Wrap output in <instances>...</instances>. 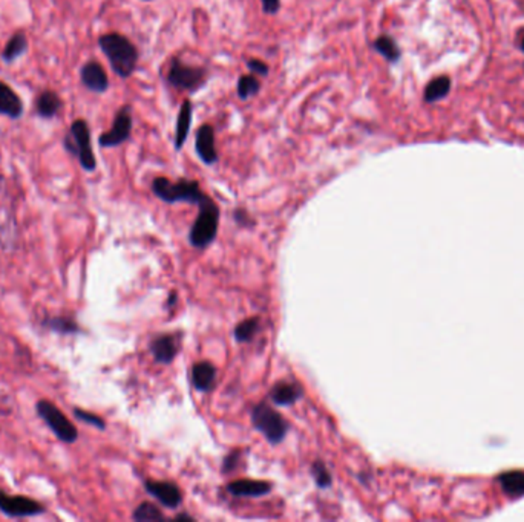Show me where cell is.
Returning <instances> with one entry per match:
<instances>
[{
	"instance_id": "f546056e",
	"label": "cell",
	"mask_w": 524,
	"mask_h": 522,
	"mask_svg": "<svg viewBox=\"0 0 524 522\" xmlns=\"http://www.w3.org/2000/svg\"><path fill=\"white\" fill-rule=\"evenodd\" d=\"M245 66H247L249 73L256 75V77H267L270 74V66L265 63V61L260 60V58H250L247 60V63H245Z\"/></svg>"
},
{
	"instance_id": "603a6c76",
	"label": "cell",
	"mask_w": 524,
	"mask_h": 522,
	"mask_svg": "<svg viewBox=\"0 0 524 522\" xmlns=\"http://www.w3.org/2000/svg\"><path fill=\"white\" fill-rule=\"evenodd\" d=\"M261 89L262 85L260 77H256L253 74H244L238 78V81H236V94H238L240 100L242 101H247L249 98L260 95Z\"/></svg>"
},
{
	"instance_id": "f1b7e54d",
	"label": "cell",
	"mask_w": 524,
	"mask_h": 522,
	"mask_svg": "<svg viewBox=\"0 0 524 522\" xmlns=\"http://www.w3.org/2000/svg\"><path fill=\"white\" fill-rule=\"evenodd\" d=\"M74 415H76V418H77V419H80V422H85V423H88V424H91V426L98 427V429H101V431H103V429L106 427L105 422H103V418H100L98 415L92 414V412L83 411V409L76 407V409H74Z\"/></svg>"
},
{
	"instance_id": "484cf974",
	"label": "cell",
	"mask_w": 524,
	"mask_h": 522,
	"mask_svg": "<svg viewBox=\"0 0 524 522\" xmlns=\"http://www.w3.org/2000/svg\"><path fill=\"white\" fill-rule=\"evenodd\" d=\"M260 330V319L258 317H252V319H247L241 322L238 326L235 328V339L236 342L244 343L249 342L253 339V335L258 333Z\"/></svg>"
},
{
	"instance_id": "1f68e13d",
	"label": "cell",
	"mask_w": 524,
	"mask_h": 522,
	"mask_svg": "<svg viewBox=\"0 0 524 522\" xmlns=\"http://www.w3.org/2000/svg\"><path fill=\"white\" fill-rule=\"evenodd\" d=\"M262 11L267 16H276L281 9V0H261Z\"/></svg>"
},
{
	"instance_id": "277c9868",
	"label": "cell",
	"mask_w": 524,
	"mask_h": 522,
	"mask_svg": "<svg viewBox=\"0 0 524 522\" xmlns=\"http://www.w3.org/2000/svg\"><path fill=\"white\" fill-rule=\"evenodd\" d=\"M200 212L197 221L193 222L192 230L189 233V241L197 249H204L210 245L218 233L220 224V209L215 201L209 197L200 204Z\"/></svg>"
},
{
	"instance_id": "d6986e66",
	"label": "cell",
	"mask_w": 524,
	"mask_h": 522,
	"mask_svg": "<svg viewBox=\"0 0 524 522\" xmlns=\"http://www.w3.org/2000/svg\"><path fill=\"white\" fill-rule=\"evenodd\" d=\"M301 397H302V387L294 383H287V382L276 383L270 391L272 402L279 406L294 404Z\"/></svg>"
},
{
	"instance_id": "6da1fadb",
	"label": "cell",
	"mask_w": 524,
	"mask_h": 522,
	"mask_svg": "<svg viewBox=\"0 0 524 522\" xmlns=\"http://www.w3.org/2000/svg\"><path fill=\"white\" fill-rule=\"evenodd\" d=\"M98 48L108 58L111 69L115 75L126 80L133 75L138 66V48L130 42V38L120 33H108L98 38Z\"/></svg>"
},
{
	"instance_id": "ffe728a7",
	"label": "cell",
	"mask_w": 524,
	"mask_h": 522,
	"mask_svg": "<svg viewBox=\"0 0 524 522\" xmlns=\"http://www.w3.org/2000/svg\"><path fill=\"white\" fill-rule=\"evenodd\" d=\"M29 48V42L28 37L24 33V31H17L11 37L8 38V42L2 51V60L5 61L6 65H11L17 58H20L22 56L26 54V51Z\"/></svg>"
},
{
	"instance_id": "30bf717a",
	"label": "cell",
	"mask_w": 524,
	"mask_h": 522,
	"mask_svg": "<svg viewBox=\"0 0 524 522\" xmlns=\"http://www.w3.org/2000/svg\"><path fill=\"white\" fill-rule=\"evenodd\" d=\"M195 150L197 155L205 166L217 165L220 155L217 149V140H215V129L212 125H201L195 134Z\"/></svg>"
},
{
	"instance_id": "d6a6232c",
	"label": "cell",
	"mask_w": 524,
	"mask_h": 522,
	"mask_svg": "<svg viewBox=\"0 0 524 522\" xmlns=\"http://www.w3.org/2000/svg\"><path fill=\"white\" fill-rule=\"evenodd\" d=\"M175 521H187V522H192L193 521V518H190L189 515H180V516H177V518H175Z\"/></svg>"
},
{
	"instance_id": "4dcf8cb0",
	"label": "cell",
	"mask_w": 524,
	"mask_h": 522,
	"mask_svg": "<svg viewBox=\"0 0 524 522\" xmlns=\"http://www.w3.org/2000/svg\"><path fill=\"white\" fill-rule=\"evenodd\" d=\"M240 456L241 454L238 452V450H235V452L229 454L227 456L224 458V464H222V472L224 474H230L233 472V470L238 467V463H240Z\"/></svg>"
},
{
	"instance_id": "9c48e42d",
	"label": "cell",
	"mask_w": 524,
	"mask_h": 522,
	"mask_svg": "<svg viewBox=\"0 0 524 522\" xmlns=\"http://www.w3.org/2000/svg\"><path fill=\"white\" fill-rule=\"evenodd\" d=\"M0 511L9 518H29L42 515L45 507L28 496L8 495L0 490Z\"/></svg>"
},
{
	"instance_id": "4fadbf2b",
	"label": "cell",
	"mask_w": 524,
	"mask_h": 522,
	"mask_svg": "<svg viewBox=\"0 0 524 522\" xmlns=\"http://www.w3.org/2000/svg\"><path fill=\"white\" fill-rule=\"evenodd\" d=\"M25 105L17 92L5 81L0 80V115L11 120H19L24 117Z\"/></svg>"
},
{
	"instance_id": "2e32d148",
	"label": "cell",
	"mask_w": 524,
	"mask_h": 522,
	"mask_svg": "<svg viewBox=\"0 0 524 522\" xmlns=\"http://www.w3.org/2000/svg\"><path fill=\"white\" fill-rule=\"evenodd\" d=\"M229 494L233 496H264L272 492V484L265 483V481H255V479H238L233 481L227 486Z\"/></svg>"
},
{
	"instance_id": "836d02e7",
	"label": "cell",
	"mask_w": 524,
	"mask_h": 522,
	"mask_svg": "<svg viewBox=\"0 0 524 522\" xmlns=\"http://www.w3.org/2000/svg\"><path fill=\"white\" fill-rule=\"evenodd\" d=\"M520 48H521V51L524 53V37L521 38V45H520Z\"/></svg>"
},
{
	"instance_id": "5bb4252c",
	"label": "cell",
	"mask_w": 524,
	"mask_h": 522,
	"mask_svg": "<svg viewBox=\"0 0 524 522\" xmlns=\"http://www.w3.org/2000/svg\"><path fill=\"white\" fill-rule=\"evenodd\" d=\"M61 108H63V100L53 89L42 90L34 101L36 115L42 120L56 118Z\"/></svg>"
},
{
	"instance_id": "8992f818",
	"label": "cell",
	"mask_w": 524,
	"mask_h": 522,
	"mask_svg": "<svg viewBox=\"0 0 524 522\" xmlns=\"http://www.w3.org/2000/svg\"><path fill=\"white\" fill-rule=\"evenodd\" d=\"M252 423L256 431H260L272 444L284 442L289 431V423L285 422V418L267 403H260L253 407Z\"/></svg>"
},
{
	"instance_id": "e0dca14e",
	"label": "cell",
	"mask_w": 524,
	"mask_h": 522,
	"mask_svg": "<svg viewBox=\"0 0 524 522\" xmlns=\"http://www.w3.org/2000/svg\"><path fill=\"white\" fill-rule=\"evenodd\" d=\"M150 353L157 362L170 363L178 353L177 337L172 334H164L157 337V339L150 343Z\"/></svg>"
},
{
	"instance_id": "cb8c5ba5",
	"label": "cell",
	"mask_w": 524,
	"mask_h": 522,
	"mask_svg": "<svg viewBox=\"0 0 524 522\" xmlns=\"http://www.w3.org/2000/svg\"><path fill=\"white\" fill-rule=\"evenodd\" d=\"M42 325L45 326L46 330L54 331L57 334H63V335L80 333L77 322L74 319H71V317H66V315L46 317V319L42 322Z\"/></svg>"
},
{
	"instance_id": "8fae6325",
	"label": "cell",
	"mask_w": 524,
	"mask_h": 522,
	"mask_svg": "<svg viewBox=\"0 0 524 522\" xmlns=\"http://www.w3.org/2000/svg\"><path fill=\"white\" fill-rule=\"evenodd\" d=\"M80 81L88 90L94 94H105L111 83L105 68L97 60H89L80 68Z\"/></svg>"
},
{
	"instance_id": "d4e9b609",
	"label": "cell",
	"mask_w": 524,
	"mask_h": 522,
	"mask_svg": "<svg viewBox=\"0 0 524 522\" xmlns=\"http://www.w3.org/2000/svg\"><path fill=\"white\" fill-rule=\"evenodd\" d=\"M501 489L510 496H521L524 495V472L521 470H513V472H506L500 476Z\"/></svg>"
},
{
	"instance_id": "7a4b0ae2",
	"label": "cell",
	"mask_w": 524,
	"mask_h": 522,
	"mask_svg": "<svg viewBox=\"0 0 524 522\" xmlns=\"http://www.w3.org/2000/svg\"><path fill=\"white\" fill-rule=\"evenodd\" d=\"M61 145L71 157L78 160L81 169L86 172H94L97 169V158L94 149H92L91 127L86 120L77 118L71 122Z\"/></svg>"
},
{
	"instance_id": "83f0119b",
	"label": "cell",
	"mask_w": 524,
	"mask_h": 522,
	"mask_svg": "<svg viewBox=\"0 0 524 522\" xmlns=\"http://www.w3.org/2000/svg\"><path fill=\"white\" fill-rule=\"evenodd\" d=\"M312 475H313V478L316 481V484L319 486L321 489L330 487L332 483H333V478H332L330 472H328L327 466L322 461L313 463V466H312Z\"/></svg>"
},
{
	"instance_id": "52a82bcc",
	"label": "cell",
	"mask_w": 524,
	"mask_h": 522,
	"mask_svg": "<svg viewBox=\"0 0 524 522\" xmlns=\"http://www.w3.org/2000/svg\"><path fill=\"white\" fill-rule=\"evenodd\" d=\"M36 412L61 443L71 444L77 442V427L69 422L68 417L54 403L48 400H38L36 404Z\"/></svg>"
},
{
	"instance_id": "7c38bea8",
	"label": "cell",
	"mask_w": 524,
	"mask_h": 522,
	"mask_svg": "<svg viewBox=\"0 0 524 522\" xmlns=\"http://www.w3.org/2000/svg\"><path fill=\"white\" fill-rule=\"evenodd\" d=\"M145 487L148 490V494L152 495L153 498H157L164 507L168 508L180 507L183 495L178 486L168 483V481H146Z\"/></svg>"
},
{
	"instance_id": "5b68a950",
	"label": "cell",
	"mask_w": 524,
	"mask_h": 522,
	"mask_svg": "<svg viewBox=\"0 0 524 522\" xmlns=\"http://www.w3.org/2000/svg\"><path fill=\"white\" fill-rule=\"evenodd\" d=\"M166 80L173 89L197 94L207 83L209 69L204 66H190L181 58H173Z\"/></svg>"
},
{
	"instance_id": "e575fe53",
	"label": "cell",
	"mask_w": 524,
	"mask_h": 522,
	"mask_svg": "<svg viewBox=\"0 0 524 522\" xmlns=\"http://www.w3.org/2000/svg\"><path fill=\"white\" fill-rule=\"evenodd\" d=\"M143 2H152V0H143Z\"/></svg>"
},
{
	"instance_id": "3957f363",
	"label": "cell",
	"mask_w": 524,
	"mask_h": 522,
	"mask_svg": "<svg viewBox=\"0 0 524 522\" xmlns=\"http://www.w3.org/2000/svg\"><path fill=\"white\" fill-rule=\"evenodd\" d=\"M152 192L157 198L168 204L189 202L200 206L207 198V194L200 189V184L197 181L184 178L173 182L169 178L158 177L152 181Z\"/></svg>"
},
{
	"instance_id": "4316f807",
	"label": "cell",
	"mask_w": 524,
	"mask_h": 522,
	"mask_svg": "<svg viewBox=\"0 0 524 522\" xmlns=\"http://www.w3.org/2000/svg\"><path fill=\"white\" fill-rule=\"evenodd\" d=\"M132 518L137 522H157L164 521V515L158 510L157 506L150 503H143L135 510H133Z\"/></svg>"
},
{
	"instance_id": "ba28073f",
	"label": "cell",
	"mask_w": 524,
	"mask_h": 522,
	"mask_svg": "<svg viewBox=\"0 0 524 522\" xmlns=\"http://www.w3.org/2000/svg\"><path fill=\"white\" fill-rule=\"evenodd\" d=\"M133 118H132V108L130 105L121 106L112 121V126L109 130L103 132L98 137V146L103 149H114L129 141L132 135Z\"/></svg>"
},
{
	"instance_id": "ac0fdd59",
	"label": "cell",
	"mask_w": 524,
	"mask_h": 522,
	"mask_svg": "<svg viewBox=\"0 0 524 522\" xmlns=\"http://www.w3.org/2000/svg\"><path fill=\"white\" fill-rule=\"evenodd\" d=\"M192 382L198 391H210L215 386V382H217V367L209 362L197 363L192 370Z\"/></svg>"
},
{
	"instance_id": "7402d4cb",
	"label": "cell",
	"mask_w": 524,
	"mask_h": 522,
	"mask_svg": "<svg viewBox=\"0 0 524 522\" xmlns=\"http://www.w3.org/2000/svg\"><path fill=\"white\" fill-rule=\"evenodd\" d=\"M451 90V78L446 75L436 77L429 81L423 90V100L426 103H436L443 100Z\"/></svg>"
},
{
	"instance_id": "44dd1931",
	"label": "cell",
	"mask_w": 524,
	"mask_h": 522,
	"mask_svg": "<svg viewBox=\"0 0 524 522\" xmlns=\"http://www.w3.org/2000/svg\"><path fill=\"white\" fill-rule=\"evenodd\" d=\"M371 48L374 53H377L380 57H384L388 63L394 65L400 60V57H402V51H400L397 42L388 34L376 37L374 42L371 43Z\"/></svg>"
},
{
	"instance_id": "9a60e30c",
	"label": "cell",
	"mask_w": 524,
	"mask_h": 522,
	"mask_svg": "<svg viewBox=\"0 0 524 522\" xmlns=\"http://www.w3.org/2000/svg\"><path fill=\"white\" fill-rule=\"evenodd\" d=\"M192 121H193V103L189 98H186L180 106V112L177 117V127H175L173 146L177 152H180L184 147V145H186L190 134Z\"/></svg>"
}]
</instances>
